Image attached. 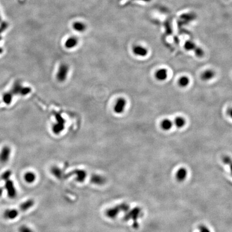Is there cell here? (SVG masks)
Instances as JSON below:
<instances>
[{
	"label": "cell",
	"instance_id": "ffe728a7",
	"mask_svg": "<svg viewBox=\"0 0 232 232\" xmlns=\"http://www.w3.org/2000/svg\"><path fill=\"white\" fill-rule=\"evenodd\" d=\"M140 212H141V210L139 208H135L133 210L128 213V219L132 218L133 219V220H136V219L138 218L139 215L140 214Z\"/></svg>",
	"mask_w": 232,
	"mask_h": 232
},
{
	"label": "cell",
	"instance_id": "e0dca14e",
	"mask_svg": "<svg viewBox=\"0 0 232 232\" xmlns=\"http://www.w3.org/2000/svg\"><path fill=\"white\" fill-rule=\"evenodd\" d=\"M188 172L185 168H180L176 173V178L178 181H183L187 176Z\"/></svg>",
	"mask_w": 232,
	"mask_h": 232
},
{
	"label": "cell",
	"instance_id": "d4e9b609",
	"mask_svg": "<svg viewBox=\"0 0 232 232\" xmlns=\"http://www.w3.org/2000/svg\"><path fill=\"white\" fill-rule=\"evenodd\" d=\"M18 232H35V231L29 226L23 225L19 227Z\"/></svg>",
	"mask_w": 232,
	"mask_h": 232
},
{
	"label": "cell",
	"instance_id": "8992f818",
	"mask_svg": "<svg viewBox=\"0 0 232 232\" xmlns=\"http://www.w3.org/2000/svg\"><path fill=\"white\" fill-rule=\"evenodd\" d=\"M11 154V149L10 147L6 146L2 149L0 152V162L5 163L7 162L9 159Z\"/></svg>",
	"mask_w": 232,
	"mask_h": 232
},
{
	"label": "cell",
	"instance_id": "44dd1931",
	"mask_svg": "<svg viewBox=\"0 0 232 232\" xmlns=\"http://www.w3.org/2000/svg\"><path fill=\"white\" fill-rule=\"evenodd\" d=\"M184 46V49L187 51H195L197 47L196 44L191 40H188L185 41Z\"/></svg>",
	"mask_w": 232,
	"mask_h": 232
},
{
	"label": "cell",
	"instance_id": "7c38bea8",
	"mask_svg": "<svg viewBox=\"0 0 232 232\" xmlns=\"http://www.w3.org/2000/svg\"><path fill=\"white\" fill-rule=\"evenodd\" d=\"M133 52L134 54L139 57H146L148 54V50L142 46L137 45L135 46L133 49Z\"/></svg>",
	"mask_w": 232,
	"mask_h": 232
},
{
	"label": "cell",
	"instance_id": "30bf717a",
	"mask_svg": "<svg viewBox=\"0 0 232 232\" xmlns=\"http://www.w3.org/2000/svg\"><path fill=\"white\" fill-rule=\"evenodd\" d=\"M79 43V40L75 37H70L68 38L64 43V46L67 49H73L76 47Z\"/></svg>",
	"mask_w": 232,
	"mask_h": 232
},
{
	"label": "cell",
	"instance_id": "836d02e7",
	"mask_svg": "<svg viewBox=\"0 0 232 232\" xmlns=\"http://www.w3.org/2000/svg\"><path fill=\"white\" fill-rule=\"evenodd\" d=\"M0 21H1V17H0Z\"/></svg>",
	"mask_w": 232,
	"mask_h": 232
},
{
	"label": "cell",
	"instance_id": "9c48e42d",
	"mask_svg": "<svg viewBox=\"0 0 232 232\" xmlns=\"http://www.w3.org/2000/svg\"><path fill=\"white\" fill-rule=\"evenodd\" d=\"M20 212L18 209L9 208L6 210L3 213V217L7 220H12L18 217Z\"/></svg>",
	"mask_w": 232,
	"mask_h": 232
},
{
	"label": "cell",
	"instance_id": "8fae6325",
	"mask_svg": "<svg viewBox=\"0 0 232 232\" xmlns=\"http://www.w3.org/2000/svg\"><path fill=\"white\" fill-rule=\"evenodd\" d=\"M64 120L62 119L61 117H60V118L58 119L57 123H55L53 126L52 130L53 132L55 134L58 135L60 134V133L64 130Z\"/></svg>",
	"mask_w": 232,
	"mask_h": 232
},
{
	"label": "cell",
	"instance_id": "d6a6232c",
	"mask_svg": "<svg viewBox=\"0 0 232 232\" xmlns=\"http://www.w3.org/2000/svg\"><path fill=\"white\" fill-rule=\"evenodd\" d=\"M1 38L0 37V40H1ZM2 52V49L0 48V54H1Z\"/></svg>",
	"mask_w": 232,
	"mask_h": 232
},
{
	"label": "cell",
	"instance_id": "cb8c5ba5",
	"mask_svg": "<svg viewBox=\"0 0 232 232\" xmlns=\"http://www.w3.org/2000/svg\"><path fill=\"white\" fill-rule=\"evenodd\" d=\"M13 95L10 92L7 93L3 95V101L6 104H10L12 101Z\"/></svg>",
	"mask_w": 232,
	"mask_h": 232
},
{
	"label": "cell",
	"instance_id": "2e32d148",
	"mask_svg": "<svg viewBox=\"0 0 232 232\" xmlns=\"http://www.w3.org/2000/svg\"><path fill=\"white\" fill-rule=\"evenodd\" d=\"M73 28L76 32H83L86 30V25L84 23L78 21L73 23Z\"/></svg>",
	"mask_w": 232,
	"mask_h": 232
},
{
	"label": "cell",
	"instance_id": "7a4b0ae2",
	"mask_svg": "<svg viewBox=\"0 0 232 232\" xmlns=\"http://www.w3.org/2000/svg\"><path fill=\"white\" fill-rule=\"evenodd\" d=\"M69 72V67L68 64L65 63L60 64L56 75L57 80L59 82H64L68 78Z\"/></svg>",
	"mask_w": 232,
	"mask_h": 232
},
{
	"label": "cell",
	"instance_id": "4316f807",
	"mask_svg": "<svg viewBox=\"0 0 232 232\" xmlns=\"http://www.w3.org/2000/svg\"><path fill=\"white\" fill-rule=\"evenodd\" d=\"M153 0H129V1L132 2L134 3H138V4H147L150 3L152 2Z\"/></svg>",
	"mask_w": 232,
	"mask_h": 232
},
{
	"label": "cell",
	"instance_id": "5b68a950",
	"mask_svg": "<svg viewBox=\"0 0 232 232\" xmlns=\"http://www.w3.org/2000/svg\"><path fill=\"white\" fill-rule=\"evenodd\" d=\"M127 102L125 99L124 98H119L118 99L114 104V113L116 114H122L123 113Z\"/></svg>",
	"mask_w": 232,
	"mask_h": 232
},
{
	"label": "cell",
	"instance_id": "ac0fdd59",
	"mask_svg": "<svg viewBox=\"0 0 232 232\" xmlns=\"http://www.w3.org/2000/svg\"><path fill=\"white\" fill-rule=\"evenodd\" d=\"M215 76L214 72L212 70H207L205 71L202 75V79L204 81H209L212 79Z\"/></svg>",
	"mask_w": 232,
	"mask_h": 232
},
{
	"label": "cell",
	"instance_id": "6da1fadb",
	"mask_svg": "<svg viewBox=\"0 0 232 232\" xmlns=\"http://www.w3.org/2000/svg\"><path fill=\"white\" fill-rule=\"evenodd\" d=\"M129 208V206L126 203L122 204L117 206L109 208L107 209L105 212L106 217L110 219H114L117 217L119 213L122 211H127Z\"/></svg>",
	"mask_w": 232,
	"mask_h": 232
},
{
	"label": "cell",
	"instance_id": "603a6c76",
	"mask_svg": "<svg viewBox=\"0 0 232 232\" xmlns=\"http://www.w3.org/2000/svg\"><path fill=\"white\" fill-rule=\"evenodd\" d=\"M190 83V80L187 76H182L178 80V84L181 87H187Z\"/></svg>",
	"mask_w": 232,
	"mask_h": 232
},
{
	"label": "cell",
	"instance_id": "f1b7e54d",
	"mask_svg": "<svg viewBox=\"0 0 232 232\" xmlns=\"http://www.w3.org/2000/svg\"><path fill=\"white\" fill-rule=\"evenodd\" d=\"M199 230H200L199 232H211L208 227L204 226H202L199 227Z\"/></svg>",
	"mask_w": 232,
	"mask_h": 232
},
{
	"label": "cell",
	"instance_id": "52a82bcc",
	"mask_svg": "<svg viewBox=\"0 0 232 232\" xmlns=\"http://www.w3.org/2000/svg\"><path fill=\"white\" fill-rule=\"evenodd\" d=\"M35 204V200L33 199H28L20 204L18 211L20 212H26L33 208Z\"/></svg>",
	"mask_w": 232,
	"mask_h": 232
},
{
	"label": "cell",
	"instance_id": "3957f363",
	"mask_svg": "<svg viewBox=\"0 0 232 232\" xmlns=\"http://www.w3.org/2000/svg\"><path fill=\"white\" fill-rule=\"evenodd\" d=\"M5 184L4 186V190L7 191L8 196L10 198H15L17 195V191L15 187V184L13 181L11 180L10 178L3 181Z\"/></svg>",
	"mask_w": 232,
	"mask_h": 232
},
{
	"label": "cell",
	"instance_id": "484cf974",
	"mask_svg": "<svg viewBox=\"0 0 232 232\" xmlns=\"http://www.w3.org/2000/svg\"><path fill=\"white\" fill-rule=\"evenodd\" d=\"M11 174H12L11 171H10V170H6L2 174L1 177L3 181H5V180L10 178Z\"/></svg>",
	"mask_w": 232,
	"mask_h": 232
},
{
	"label": "cell",
	"instance_id": "5bb4252c",
	"mask_svg": "<svg viewBox=\"0 0 232 232\" xmlns=\"http://www.w3.org/2000/svg\"><path fill=\"white\" fill-rule=\"evenodd\" d=\"M52 175L57 179H62L64 178V174L61 168L57 166H53L50 169Z\"/></svg>",
	"mask_w": 232,
	"mask_h": 232
},
{
	"label": "cell",
	"instance_id": "1f68e13d",
	"mask_svg": "<svg viewBox=\"0 0 232 232\" xmlns=\"http://www.w3.org/2000/svg\"><path fill=\"white\" fill-rule=\"evenodd\" d=\"M3 191H4V188H2V187H1V188H0V197L2 195L3 193Z\"/></svg>",
	"mask_w": 232,
	"mask_h": 232
},
{
	"label": "cell",
	"instance_id": "ba28073f",
	"mask_svg": "<svg viewBox=\"0 0 232 232\" xmlns=\"http://www.w3.org/2000/svg\"><path fill=\"white\" fill-rule=\"evenodd\" d=\"M90 181L91 183L95 185L100 186L103 185L105 184L106 182V179L103 176L99 174H94L91 176Z\"/></svg>",
	"mask_w": 232,
	"mask_h": 232
},
{
	"label": "cell",
	"instance_id": "d6986e66",
	"mask_svg": "<svg viewBox=\"0 0 232 232\" xmlns=\"http://www.w3.org/2000/svg\"><path fill=\"white\" fill-rule=\"evenodd\" d=\"M173 122L168 119H165L161 122V128L164 131L170 130L173 127Z\"/></svg>",
	"mask_w": 232,
	"mask_h": 232
},
{
	"label": "cell",
	"instance_id": "4dcf8cb0",
	"mask_svg": "<svg viewBox=\"0 0 232 232\" xmlns=\"http://www.w3.org/2000/svg\"><path fill=\"white\" fill-rule=\"evenodd\" d=\"M224 162L226 163H231V158H229V157H226L224 158Z\"/></svg>",
	"mask_w": 232,
	"mask_h": 232
},
{
	"label": "cell",
	"instance_id": "4fadbf2b",
	"mask_svg": "<svg viewBox=\"0 0 232 232\" xmlns=\"http://www.w3.org/2000/svg\"><path fill=\"white\" fill-rule=\"evenodd\" d=\"M23 178L25 182L28 184H32L35 182L37 179L35 173L32 171H28L25 173Z\"/></svg>",
	"mask_w": 232,
	"mask_h": 232
},
{
	"label": "cell",
	"instance_id": "7402d4cb",
	"mask_svg": "<svg viewBox=\"0 0 232 232\" xmlns=\"http://www.w3.org/2000/svg\"><path fill=\"white\" fill-rule=\"evenodd\" d=\"M186 123L185 119L182 117H177L175 119L174 124L177 128H182L185 126Z\"/></svg>",
	"mask_w": 232,
	"mask_h": 232
},
{
	"label": "cell",
	"instance_id": "277c9868",
	"mask_svg": "<svg viewBox=\"0 0 232 232\" xmlns=\"http://www.w3.org/2000/svg\"><path fill=\"white\" fill-rule=\"evenodd\" d=\"M68 175H73L75 180L79 183L84 182L85 179L87 177V172L83 169H75L69 174Z\"/></svg>",
	"mask_w": 232,
	"mask_h": 232
},
{
	"label": "cell",
	"instance_id": "83f0119b",
	"mask_svg": "<svg viewBox=\"0 0 232 232\" xmlns=\"http://www.w3.org/2000/svg\"><path fill=\"white\" fill-rule=\"evenodd\" d=\"M194 52H195L196 55L197 57H202L203 55H204V51H203V50H202L201 48L199 47H197L195 49V50L194 51Z\"/></svg>",
	"mask_w": 232,
	"mask_h": 232
},
{
	"label": "cell",
	"instance_id": "f546056e",
	"mask_svg": "<svg viewBox=\"0 0 232 232\" xmlns=\"http://www.w3.org/2000/svg\"><path fill=\"white\" fill-rule=\"evenodd\" d=\"M6 27H7V24H5V23H2V24H1V27H0V34H1L4 30H5Z\"/></svg>",
	"mask_w": 232,
	"mask_h": 232
},
{
	"label": "cell",
	"instance_id": "9a60e30c",
	"mask_svg": "<svg viewBox=\"0 0 232 232\" xmlns=\"http://www.w3.org/2000/svg\"><path fill=\"white\" fill-rule=\"evenodd\" d=\"M155 77L156 79L160 81H163L166 80L168 77L167 70L165 69H159L155 74Z\"/></svg>",
	"mask_w": 232,
	"mask_h": 232
}]
</instances>
